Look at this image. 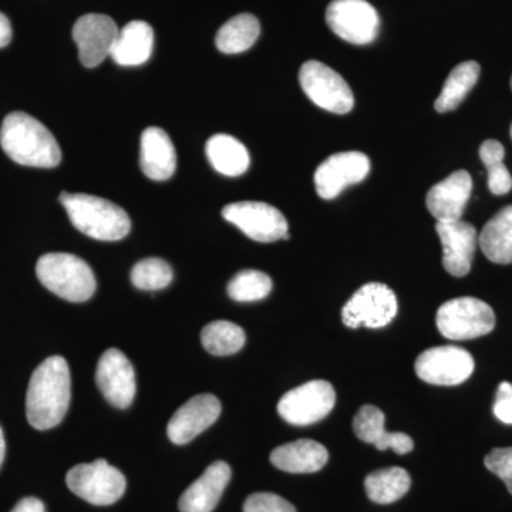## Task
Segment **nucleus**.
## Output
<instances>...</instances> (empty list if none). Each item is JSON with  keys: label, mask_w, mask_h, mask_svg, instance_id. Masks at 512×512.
I'll use <instances>...</instances> for the list:
<instances>
[{"label": "nucleus", "mask_w": 512, "mask_h": 512, "mask_svg": "<svg viewBox=\"0 0 512 512\" xmlns=\"http://www.w3.org/2000/svg\"><path fill=\"white\" fill-rule=\"evenodd\" d=\"M72 380L62 356L47 357L30 377L26 416L36 430H50L62 423L69 410Z\"/></svg>", "instance_id": "1"}, {"label": "nucleus", "mask_w": 512, "mask_h": 512, "mask_svg": "<svg viewBox=\"0 0 512 512\" xmlns=\"http://www.w3.org/2000/svg\"><path fill=\"white\" fill-rule=\"evenodd\" d=\"M0 144L9 158L26 167L55 168L62 161L55 136L23 111H13L3 120Z\"/></svg>", "instance_id": "2"}, {"label": "nucleus", "mask_w": 512, "mask_h": 512, "mask_svg": "<svg viewBox=\"0 0 512 512\" xmlns=\"http://www.w3.org/2000/svg\"><path fill=\"white\" fill-rule=\"evenodd\" d=\"M74 228L99 241H120L130 234L127 212L114 202L87 194L62 192L59 198Z\"/></svg>", "instance_id": "3"}, {"label": "nucleus", "mask_w": 512, "mask_h": 512, "mask_svg": "<svg viewBox=\"0 0 512 512\" xmlns=\"http://www.w3.org/2000/svg\"><path fill=\"white\" fill-rule=\"evenodd\" d=\"M36 274L50 292L66 301H89L97 288L92 268L79 256L53 252L37 261Z\"/></svg>", "instance_id": "4"}, {"label": "nucleus", "mask_w": 512, "mask_h": 512, "mask_svg": "<svg viewBox=\"0 0 512 512\" xmlns=\"http://www.w3.org/2000/svg\"><path fill=\"white\" fill-rule=\"evenodd\" d=\"M441 335L450 340H471L488 335L495 326L493 308L471 296L451 299L440 306L436 318Z\"/></svg>", "instance_id": "5"}, {"label": "nucleus", "mask_w": 512, "mask_h": 512, "mask_svg": "<svg viewBox=\"0 0 512 512\" xmlns=\"http://www.w3.org/2000/svg\"><path fill=\"white\" fill-rule=\"evenodd\" d=\"M66 484L73 494L93 505L117 503L127 487L124 474L103 458L94 463L74 466L67 473Z\"/></svg>", "instance_id": "6"}, {"label": "nucleus", "mask_w": 512, "mask_h": 512, "mask_svg": "<svg viewBox=\"0 0 512 512\" xmlns=\"http://www.w3.org/2000/svg\"><path fill=\"white\" fill-rule=\"evenodd\" d=\"M302 90L320 107L335 114H346L355 107V97L349 84L326 64L309 60L299 72Z\"/></svg>", "instance_id": "7"}, {"label": "nucleus", "mask_w": 512, "mask_h": 512, "mask_svg": "<svg viewBox=\"0 0 512 512\" xmlns=\"http://www.w3.org/2000/svg\"><path fill=\"white\" fill-rule=\"evenodd\" d=\"M397 298L389 286L370 282L363 285L343 306L342 319L348 328L380 329L397 315Z\"/></svg>", "instance_id": "8"}, {"label": "nucleus", "mask_w": 512, "mask_h": 512, "mask_svg": "<svg viewBox=\"0 0 512 512\" xmlns=\"http://www.w3.org/2000/svg\"><path fill=\"white\" fill-rule=\"evenodd\" d=\"M326 22L335 35L353 45H369L379 35V13L367 0H333Z\"/></svg>", "instance_id": "9"}, {"label": "nucleus", "mask_w": 512, "mask_h": 512, "mask_svg": "<svg viewBox=\"0 0 512 512\" xmlns=\"http://www.w3.org/2000/svg\"><path fill=\"white\" fill-rule=\"evenodd\" d=\"M336 403L332 384L325 380H312L284 394L278 403V413L293 426H309L325 419Z\"/></svg>", "instance_id": "10"}, {"label": "nucleus", "mask_w": 512, "mask_h": 512, "mask_svg": "<svg viewBox=\"0 0 512 512\" xmlns=\"http://www.w3.org/2000/svg\"><path fill=\"white\" fill-rule=\"evenodd\" d=\"M222 217L256 242H275L289 234L285 215L266 202H232L222 210Z\"/></svg>", "instance_id": "11"}, {"label": "nucleus", "mask_w": 512, "mask_h": 512, "mask_svg": "<svg viewBox=\"0 0 512 512\" xmlns=\"http://www.w3.org/2000/svg\"><path fill=\"white\" fill-rule=\"evenodd\" d=\"M473 372V356L457 346L424 350L416 360L417 376L434 386H457L466 382Z\"/></svg>", "instance_id": "12"}, {"label": "nucleus", "mask_w": 512, "mask_h": 512, "mask_svg": "<svg viewBox=\"0 0 512 512\" xmlns=\"http://www.w3.org/2000/svg\"><path fill=\"white\" fill-rule=\"evenodd\" d=\"M370 173V160L359 151L333 154L315 173L316 192L323 200H333L353 184L362 183Z\"/></svg>", "instance_id": "13"}, {"label": "nucleus", "mask_w": 512, "mask_h": 512, "mask_svg": "<svg viewBox=\"0 0 512 512\" xmlns=\"http://www.w3.org/2000/svg\"><path fill=\"white\" fill-rule=\"evenodd\" d=\"M96 382L107 402L117 409H127L136 396V372L128 357L119 349H109L97 365Z\"/></svg>", "instance_id": "14"}, {"label": "nucleus", "mask_w": 512, "mask_h": 512, "mask_svg": "<svg viewBox=\"0 0 512 512\" xmlns=\"http://www.w3.org/2000/svg\"><path fill=\"white\" fill-rule=\"evenodd\" d=\"M120 29L106 15L90 13L77 20L73 28V39L79 49L83 66L96 67L111 55Z\"/></svg>", "instance_id": "15"}, {"label": "nucleus", "mask_w": 512, "mask_h": 512, "mask_svg": "<svg viewBox=\"0 0 512 512\" xmlns=\"http://www.w3.org/2000/svg\"><path fill=\"white\" fill-rule=\"evenodd\" d=\"M221 414V403L212 394H198L183 404L168 421V439L177 446L190 443L210 429Z\"/></svg>", "instance_id": "16"}, {"label": "nucleus", "mask_w": 512, "mask_h": 512, "mask_svg": "<svg viewBox=\"0 0 512 512\" xmlns=\"http://www.w3.org/2000/svg\"><path fill=\"white\" fill-rule=\"evenodd\" d=\"M437 234L443 245V266L448 274L463 278L471 271L477 247V231L464 221L437 222Z\"/></svg>", "instance_id": "17"}, {"label": "nucleus", "mask_w": 512, "mask_h": 512, "mask_svg": "<svg viewBox=\"0 0 512 512\" xmlns=\"http://www.w3.org/2000/svg\"><path fill=\"white\" fill-rule=\"evenodd\" d=\"M471 191V175L467 171L458 170L431 188L426 198L427 208L437 222L460 221L470 200Z\"/></svg>", "instance_id": "18"}, {"label": "nucleus", "mask_w": 512, "mask_h": 512, "mask_svg": "<svg viewBox=\"0 0 512 512\" xmlns=\"http://www.w3.org/2000/svg\"><path fill=\"white\" fill-rule=\"evenodd\" d=\"M231 476V467L225 461H215L184 491L178 501V508L181 512L214 511L220 503Z\"/></svg>", "instance_id": "19"}, {"label": "nucleus", "mask_w": 512, "mask_h": 512, "mask_svg": "<svg viewBox=\"0 0 512 512\" xmlns=\"http://www.w3.org/2000/svg\"><path fill=\"white\" fill-rule=\"evenodd\" d=\"M140 165L150 180L165 181L177 168V153L173 141L164 130L148 127L141 134Z\"/></svg>", "instance_id": "20"}, {"label": "nucleus", "mask_w": 512, "mask_h": 512, "mask_svg": "<svg viewBox=\"0 0 512 512\" xmlns=\"http://www.w3.org/2000/svg\"><path fill=\"white\" fill-rule=\"evenodd\" d=\"M384 413L375 406H363L353 419L356 436L365 443L373 444L377 450L392 448L394 453L407 454L413 450L412 437L404 433H390L384 429Z\"/></svg>", "instance_id": "21"}, {"label": "nucleus", "mask_w": 512, "mask_h": 512, "mask_svg": "<svg viewBox=\"0 0 512 512\" xmlns=\"http://www.w3.org/2000/svg\"><path fill=\"white\" fill-rule=\"evenodd\" d=\"M328 460V450L313 440L292 441L271 453V463L279 470L292 474L316 473L326 466Z\"/></svg>", "instance_id": "22"}, {"label": "nucleus", "mask_w": 512, "mask_h": 512, "mask_svg": "<svg viewBox=\"0 0 512 512\" xmlns=\"http://www.w3.org/2000/svg\"><path fill=\"white\" fill-rule=\"evenodd\" d=\"M154 49V30L143 20H133L120 30L110 57L124 67L148 62Z\"/></svg>", "instance_id": "23"}, {"label": "nucleus", "mask_w": 512, "mask_h": 512, "mask_svg": "<svg viewBox=\"0 0 512 512\" xmlns=\"http://www.w3.org/2000/svg\"><path fill=\"white\" fill-rule=\"evenodd\" d=\"M481 251L494 264H512V205L503 208L481 231Z\"/></svg>", "instance_id": "24"}, {"label": "nucleus", "mask_w": 512, "mask_h": 512, "mask_svg": "<svg viewBox=\"0 0 512 512\" xmlns=\"http://www.w3.org/2000/svg\"><path fill=\"white\" fill-rule=\"evenodd\" d=\"M208 160L212 167L227 177H239L247 173L251 158L247 147L228 134H215L208 140L207 147Z\"/></svg>", "instance_id": "25"}, {"label": "nucleus", "mask_w": 512, "mask_h": 512, "mask_svg": "<svg viewBox=\"0 0 512 512\" xmlns=\"http://www.w3.org/2000/svg\"><path fill=\"white\" fill-rule=\"evenodd\" d=\"M261 33V25L254 15L241 13L229 19L218 32L215 45L225 55H238L254 46Z\"/></svg>", "instance_id": "26"}, {"label": "nucleus", "mask_w": 512, "mask_h": 512, "mask_svg": "<svg viewBox=\"0 0 512 512\" xmlns=\"http://www.w3.org/2000/svg\"><path fill=\"white\" fill-rule=\"evenodd\" d=\"M412 478L404 468L392 467L377 470L365 480L367 497L376 504H392L407 494Z\"/></svg>", "instance_id": "27"}, {"label": "nucleus", "mask_w": 512, "mask_h": 512, "mask_svg": "<svg viewBox=\"0 0 512 512\" xmlns=\"http://www.w3.org/2000/svg\"><path fill=\"white\" fill-rule=\"evenodd\" d=\"M480 72V64L477 62H464L454 67L434 103V109L439 113L456 110L471 89L476 86Z\"/></svg>", "instance_id": "28"}, {"label": "nucleus", "mask_w": 512, "mask_h": 512, "mask_svg": "<svg viewBox=\"0 0 512 512\" xmlns=\"http://www.w3.org/2000/svg\"><path fill=\"white\" fill-rule=\"evenodd\" d=\"M244 329L228 320H215L201 332L205 350L215 356H229L238 353L245 345Z\"/></svg>", "instance_id": "29"}, {"label": "nucleus", "mask_w": 512, "mask_h": 512, "mask_svg": "<svg viewBox=\"0 0 512 512\" xmlns=\"http://www.w3.org/2000/svg\"><path fill=\"white\" fill-rule=\"evenodd\" d=\"M505 150L497 140L481 144L480 158L487 168L488 188L494 195H505L512 190V175L504 164Z\"/></svg>", "instance_id": "30"}, {"label": "nucleus", "mask_w": 512, "mask_h": 512, "mask_svg": "<svg viewBox=\"0 0 512 512\" xmlns=\"http://www.w3.org/2000/svg\"><path fill=\"white\" fill-rule=\"evenodd\" d=\"M271 291L272 279L264 272L254 269L238 272L228 284V295L237 302L261 301Z\"/></svg>", "instance_id": "31"}, {"label": "nucleus", "mask_w": 512, "mask_h": 512, "mask_svg": "<svg viewBox=\"0 0 512 512\" xmlns=\"http://www.w3.org/2000/svg\"><path fill=\"white\" fill-rule=\"evenodd\" d=\"M131 282L141 291H160L173 282V269L164 259H143L134 265Z\"/></svg>", "instance_id": "32"}, {"label": "nucleus", "mask_w": 512, "mask_h": 512, "mask_svg": "<svg viewBox=\"0 0 512 512\" xmlns=\"http://www.w3.org/2000/svg\"><path fill=\"white\" fill-rule=\"evenodd\" d=\"M244 512H296L295 507L285 498L272 493L249 495L244 504Z\"/></svg>", "instance_id": "33"}, {"label": "nucleus", "mask_w": 512, "mask_h": 512, "mask_svg": "<svg viewBox=\"0 0 512 512\" xmlns=\"http://www.w3.org/2000/svg\"><path fill=\"white\" fill-rule=\"evenodd\" d=\"M485 467L500 477L512 495V447L494 448L484 460Z\"/></svg>", "instance_id": "34"}, {"label": "nucleus", "mask_w": 512, "mask_h": 512, "mask_svg": "<svg viewBox=\"0 0 512 512\" xmlns=\"http://www.w3.org/2000/svg\"><path fill=\"white\" fill-rule=\"evenodd\" d=\"M493 412L498 420L512 424V384L503 382L498 386Z\"/></svg>", "instance_id": "35"}, {"label": "nucleus", "mask_w": 512, "mask_h": 512, "mask_svg": "<svg viewBox=\"0 0 512 512\" xmlns=\"http://www.w3.org/2000/svg\"><path fill=\"white\" fill-rule=\"evenodd\" d=\"M10 512H46V508L39 498L26 497L20 500Z\"/></svg>", "instance_id": "36"}, {"label": "nucleus", "mask_w": 512, "mask_h": 512, "mask_svg": "<svg viewBox=\"0 0 512 512\" xmlns=\"http://www.w3.org/2000/svg\"><path fill=\"white\" fill-rule=\"evenodd\" d=\"M10 40H12V26H10L8 16L0 12V49L8 46Z\"/></svg>", "instance_id": "37"}, {"label": "nucleus", "mask_w": 512, "mask_h": 512, "mask_svg": "<svg viewBox=\"0 0 512 512\" xmlns=\"http://www.w3.org/2000/svg\"><path fill=\"white\" fill-rule=\"evenodd\" d=\"M6 456V441L5 434H3L2 427H0V467H2L3 461Z\"/></svg>", "instance_id": "38"}, {"label": "nucleus", "mask_w": 512, "mask_h": 512, "mask_svg": "<svg viewBox=\"0 0 512 512\" xmlns=\"http://www.w3.org/2000/svg\"><path fill=\"white\" fill-rule=\"evenodd\" d=\"M511 138H512V124H511Z\"/></svg>", "instance_id": "39"}, {"label": "nucleus", "mask_w": 512, "mask_h": 512, "mask_svg": "<svg viewBox=\"0 0 512 512\" xmlns=\"http://www.w3.org/2000/svg\"><path fill=\"white\" fill-rule=\"evenodd\" d=\"M511 89H512V77H511Z\"/></svg>", "instance_id": "40"}]
</instances>
